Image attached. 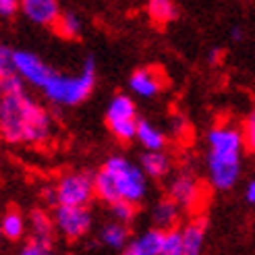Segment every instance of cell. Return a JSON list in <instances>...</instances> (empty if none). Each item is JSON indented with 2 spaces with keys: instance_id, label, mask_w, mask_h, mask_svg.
<instances>
[{
  "instance_id": "1f68e13d",
  "label": "cell",
  "mask_w": 255,
  "mask_h": 255,
  "mask_svg": "<svg viewBox=\"0 0 255 255\" xmlns=\"http://www.w3.org/2000/svg\"><path fill=\"white\" fill-rule=\"evenodd\" d=\"M2 237H4V235H2V228H0V239H2Z\"/></svg>"
},
{
  "instance_id": "277c9868",
  "label": "cell",
  "mask_w": 255,
  "mask_h": 255,
  "mask_svg": "<svg viewBox=\"0 0 255 255\" xmlns=\"http://www.w3.org/2000/svg\"><path fill=\"white\" fill-rule=\"evenodd\" d=\"M106 125L112 131V135L121 139V141H131L137 133V108L133 98L119 94L110 100L108 110H106Z\"/></svg>"
},
{
  "instance_id": "5bb4252c",
  "label": "cell",
  "mask_w": 255,
  "mask_h": 255,
  "mask_svg": "<svg viewBox=\"0 0 255 255\" xmlns=\"http://www.w3.org/2000/svg\"><path fill=\"white\" fill-rule=\"evenodd\" d=\"M178 216H181V206L172 199H160L154 210H151V220H154L156 228H162V231H168L178 222Z\"/></svg>"
},
{
  "instance_id": "ffe728a7",
  "label": "cell",
  "mask_w": 255,
  "mask_h": 255,
  "mask_svg": "<svg viewBox=\"0 0 255 255\" xmlns=\"http://www.w3.org/2000/svg\"><path fill=\"white\" fill-rule=\"evenodd\" d=\"M0 228H2V235L4 239L8 241H21V237L25 235V228H27V224H25V218L21 216V212H6L2 222H0Z\"/></svg>"
},
{
  "instance_id": "52a82bcc",
  "label": "cell",
  "mask_w": 255,
  "mask_h": 255,
  "mask_svg": "<svg viewBox=\"0 0 255 255\" xmlns=\"http://www.w3.org/2000/svg\"><path fill=\"white\" fill-rule=\"evenodd\" d=\"M54 226L65 239L77 241L92 228V214L87 206H58L54 214Z\"/></svg>"
},
{
  "instance_id": "7c38bea8",
  "label": "cell",
  "mask_w": 255,
  "mask_h": 255,
  "mask_svg": "<svg viewBox=\"0 0 255 255\" xmlns=\"http://www.w3.org/2000/svg\"><path fill=\"white\" fill-rule=\"evenodd\" d=\"M164 251V231L162 228H151L141 233L137 239L129 241L125 247L127 255H162Z\"/></svg>"
},
{
  "instance_id": "f546056e",
  "label": "cell",
  "mask_w": 255,
  "mask_h": 255,
  "mask_svg": "<svg viewBox=\"0 0 255 255\" xmlns=\"http://www.w3.org/2000/svg\"><path fill=\"white\" fill-rule=\"evenodd\" d=\"M218 60H220V50H212V54H210V62H212V65H216Z\"/></svg>"
},
{
  "instance_id": "d4e9b609",
  "label": "cell",
  "mask_w": 255,
  "mask_h": 255,
  "mask_svg": "<svg viewBox=\"0 0 255 255\" xmlns=\"http://www.w3.org/2000/svg\"><path fill=\"white\" fill-rule=\"evenodd\" d=\"M52 251V241H42V239H29L23 247V255H48Z\"/></svg>"
},
{
  "instance_id": "8992f818",
  "label": "cell",
  "mask_w": 255,
  "mask_h": 255,
  "mask_svg": "<svg viewBox=\"0 0 255 255\" xmlns=\"http://www.w3.org/2000/svg\"><path fill=\"white\" fill-rule=\"evenodd\" d=\"M94 197L96 183L87 172H69L56 185L58 206H87Z\"/></svg>"
},
{
  "instance_id": "9c48e42d",
  "label": "cell",
  "mask_w": 255,
  "mask_h": 255,
  "mask_svg": "<svg viewBox=\"0 0 255 255\" xmlns=\"http://www.w3.org/2000/svg\"><path fill=\"white\" fill-rule=\"evenodd\" d=\"M164 85H166V79H164V75L154 67L137 69L129 79L131 92L139 98H154L162 92Z\"/></svg>"
},
{
  "instance_id": "30bf717a",
  "label": "cell",
  "mask_w": 255,
  "mask_h": 255,
  "mask_svg": "<svg viewBox=\"0 0 255 255\" xmlns=\"http://www.w3.org/2000/svg\"><path fill=\"white\" fill-rule=\"evenodd\" d=\"M170 197L181 206V210H193L201 201V187L191 174H178L170 183Z\"/></svg>"
},
{
  "instance_id": "44dd1931",
  "label": "cell",
  "mask_w": 255,
  "mask_h": 255,
  "mask_svg": "<svg viewBox=\"0 0 255 255\" xmlns=\"http://www.w3.org/2000/svg\"><path fill=\"white\" fill-rule=\"evenodd\" d=\"M54 27H56L60 37L73 40V37H79V33H81V19L75 15V12H60Z\"/></svg>"
},
{
  "instance_id": "4dcf8cb0",
  "label": "cell",
  "mask_w": 255,
  "mask_h": 255,
  "mask_svg": "<svg viewBox=\"0 0 255 255\" xmlns=\"http://www.w3.org/2000/svg\"><path fill=\"white\" fill-rule=\"evenodd\" d=\"M231 33H233V37H235V40H241V29H233Z\"/></svg>"
},
{
  "instance_id": "d6986e66",
  "label": "cell",
  "mask_w": 255,
  "mask_h": 255,
  "mask_svg": "<svg viewBox=\"0 0 255 255\" xmlns=\"http://www.w3.org/2000/svg\"><path fill=\"white\" fill-rule=\"evenodd\" d=\"M54 218L44 212V210H35L29 216V233L33 239H42V241H52L54 233Z\"/></svg>"
},
{
  "instance_id": "4316f807",
  "label": "cell",
  "mask_w": 255,
  "mask_h": 255,
  "mask_svg": "<svg viewBox=\"0 0 255 255\" xmlns=\"http://www.w3.org/2000/svg\"><path fill=\"white\" fill-rule=\"evenodd\" d=\"M21 8V0H0V17H12Z\"/></svg>"
},
{
  "instance_id": "cb8c5ba5",
  "label": "cell",
  "mask_w": 255,
  "mask_h": 255,
  "mask_svg": "<svg viewBox=\"0 0 255 255\" xmlns=\"http://www.w3.org/2000/svg\"><path fill=\"white\" fill-rule=\"evenodd\" d=\"M110 210H112V216L117 218L119 222H131L133 216H135V203L131 201H114L110 203Z\"/></svg>"
},
{
  "instance_id": "7402d4cb",
  "label": "cell",
  "mask_w": 255,
  "mask_h": 255,
  "mask_svg": "<svg viewBox=\"0 0 255 255\" xmlns=\"http://www.w3.org/2000/svg\"><path fill=\"white\" fill-rule=\"evenodd\" d=\"M162 255H185V245H183V233L168 228L164 231V251Z\"/></svg>"
},
{
  "instance_id": "e0dca14e",
  "label": "cell",
  "mask_w": 255,
  "mask_h": 255,
  "mask_svg": "<svg viewBox=\"0 0 255 255\" xmlns=\"http://www.w3.org/2000/svg\"><path fill=\"white\" fill-rule=\"evenodd\" d=\"M100 241L104 243L108 249H125L127 243H129V231H127V226L125 222H110L106 224L104 228L100 231Z\"/></svg>"
},
{
  "instance_id": "5b68a950",
  "label": "cell",
  "mask_w": 255,
  "mask_h": 255,
  "mask_svg": "<svg viewBox=\"0 0 255 255\" xmlns=\"http://www.w3.org/2000/svg\"><path fill=\"white\" fill-rule=\"evenodd\" d=\"M208 174H210L212 187L220 189V191L233 189L241 176V151L210 149Z\"/></svg>"
},
{
  "instance_id": "ba28073f",
  "label": "cell",
  "mask_w": 255,
  "mask_h": 255,
  "mask_svg": "<svg viewBox=\"0 0 255 255\" xmlns=\"http://www.w3.org/2000/svg\"><path fill=\"white\" fill-rule=\"evenodd\" d=\"M15 65H17V73L21 75V79L25 83H29L33 87H44L46 81L52 75V67H48L46 62L27 50H15Z\"/></svg>"
},
{
  "instance_id": "603a6c76",
  "label": "cell",
  "mask_w": 255,
  "mask_h": 255,
  "mask_svg": "<svg viewBox=\"0 0 255 255\" xmlns=\"http://www.w3.org/2000/svg\"><path fill=\"white\" fill-rule=\"evenodd\" d=\"M17 75L15 65V50L8 48L6 44H0V79H6Z\"/></svg>"
},
{
  "instance_id": "f1b7e54d",
  "label": "cell",
  "mask_w": 255,
  "mask_h": 255,
  "mask_svg": "<svg viewBox=\"0 0 255 255\" xmlns=\"http://www.w3.org/2000/svg\"><path fill=\"white\" fill-rule=\"evenodd\" d=\"M44 199H46L48 203H52V206H54V203H58V199H56V189H46V191H44Z\"/></svg>"
},
{
  "instance_id": "7a4b0ae2",
  "label": "cell",
  "mask_w": 255,
  "mask_h": 255,
  "mask_svg": "<svg viewBox=\"0 0 255 255\" xmlns=\"http://www.w3.org/2000/svg\"><path fill=\"white\" fill-rule=\"evenodd\" d=\"M96 197L114 203V201H131L139 203L147 195V174L135 162L123 156H112L104 162V166L94 176Z\"/></svg>"
},
{
  "instance_id": "8fae6325",
  "label": "cell",
  "mask_w": 255,
  "mask_h": 255,
  "mask_svg": "<svg viewBox=\"0 0 255 255\" xmlns=\"http://www.w3.org/2000/svg\"><path fill=\"white\" fill-rule=\"evenodd\" d=\"M21 12L31 23L54 25L60 17L58 0H21Z\"/></svg>"
},
{
  "instance_id": "2e32d148",
  "label": "cell",
  "mask_w": 255,
  "mask_h": 255,
  "mask_svg": "<svg viewBox=\"0 0 255 255\" xmlns=\"http://www.w3.org/2000/svg\"><path fill=\"white\" fill-rule=\"evenodd\" d=\"M135 139L145 149H164V145H166V135H164L156 125H151L147 121H139Z\"/></svg>"
},
{
  "instance_id": "4fadbf2b",
  "label": "cell",
  "mask_w": 255,
  "mask_h": 255,
  "mask_svg": "<svg viewBox=\"0 0 255 255\" xmlns=\"http://www.w3.org/2000/svg\"><path fill=\"white\" fill-rule=\"evenodd\" d=\"M139 166L143 168L147 178H164L170 172V158L162 149H145Z\"/></svg>"
},
{
  "instance_id": "6da1fadb",
  "label": "cell",
  "mask_w": 255,
  "mask_h": 255,
  "mask_svg": "<svg viewBox=\"0 0 255 255\" xmlns=\"http://www.w3.org/2000/svg\"><path fill=\"white\" fill-rule=\"evenodd\" d=\"M0 137L15 145H42L52 137V119L25 89L0 94Z\"/></svg>"
},
{
  "instance_id": "3957f363",
  "label": "cell",
  "mask_w": 255,
  "mask_h": 255,
  "mask_svg": "<svg viewBox=\"0 0 255 255\" xmlns=\"http://www.w3.org/2000/svg\"><path fill=\"white\" fill-rule=\"evenodd\" d=\"M94 85H96V62L94 58H87L79 75H62L54 71L46 81V85L42 87V92L56 106H77L92 94Z\"/></svg>"
},
{
  "instance_id": "83f0119b",
  "label": "cell",
  "mask_w": 255,
  "mask_h": 255,
  "mask_svg": "<svg viewBox=\"0 0 255 255\" xmlns=\"http://www.w3.org/2000/svg\"><path fill=\"white\" fill-rule=\"evenodd\" d=\"M245 199L251 203V206H255V181H251L247 185V191H245Z\"/></svg>"
},
{
  "instance_id": "9a60e30c",
  "label": "cell",
  "mask_w": 255,
  "mask_h": 255,
  "mask_svg": "<svg viewBox=\"0 0 255 255\" xmlns=\"http://www.w3.org/2000/svg\"><path fill=\"white\" fill-rule=\"evenodd\" d=\"M183 245H185V255H197L203 249L206 243V224L201 220H193L183 228Z\"/></svg>"
},
{
  "instance_id": "ac0fdd59",
  "label": "cell",
  "mask_w": 255,
  "mask_h": 255,
  "mask_svg": "<svg viewBox=\"0 0 255 255\" xmlns=\"http://www.w3.org/2000/svg\"><path fill=\"white\" fill-rule=\"evenodd\" d=\"M147 15L158 25H166L176 19L178 8L174 0H147Z\"/></svg>"
},
{
  "instance_id": "484cf974",
  "label": "cell",
  "mask_w": 255,
  "mask_h": 255,
  "mask_svg": "<svg viewBox=\"0 0 255 255\" xmlns=\"http://www.w3.org/2000/svg\"><path fill=\"white\" fill-rule=\"evenodd\" d=\"M243 139H245V145L255 151V110L249 112V117L245 121V129H243Z\"/></svg>"
}]
</instances>
